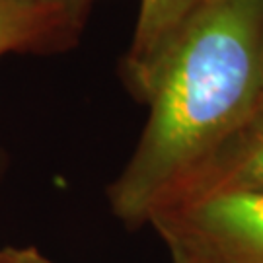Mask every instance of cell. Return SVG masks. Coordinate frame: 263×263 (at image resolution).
Here are the masks:
<instances>
[{"label":"cell","mask_w":263,"mask_h":263,"mask_svg":"<svg viewBox=\"0 0 263 263\" xmlns=\"http://www.w3.org/2000/svg\"><path fill=\"white\" fill-rule=\"evenodd\" d=\"M263 0H205L164 55L151 113L107 189L115 216L142 224L240 127L263 96Z\"/></svg>","instance_id":"1"},{"label":"cell","mask_w":263,"mask_h":263,"mask_svg":"<svg viewBox=\"0 0 263 263\" xmlns=\"http://www.w3.org/2000/svg\"><path fill=\"white\" fill-rule=\"evenodd\" d=\"M174 263H263V193H218L156 209L148 220Z\"/></svg>","instance_id":"2"},{"label":"cell","mask_w":263,"mask_h":263,"mask_svg":"<svg viewBox=\"0 0 263 263\" xmlns=\"http://www.w3.org/2000/svg\"><path fill=\"white\" fill-rule=\"evenodd\" d=\"M218 193H263V96L240 127L156 209Z\"/></svg>","instance_id":"3"},{"label":"cell","mask_w":263,"mask_h":263,"mask_svg":"<svg viewBox=\"0 0 263 263\" xmlns=\"http://www.w3.org/2000/svg\"><path fill=\"white\" fill-rule=\"evenodd\" d=\"M84 14L49 0H0V57L70 45Z\"/></svg>","instance_id":"4"},{"label":"cell","mask_w":263,"mask_h":263,"mask_svg":"<svg viewBox=\"0 0 263 263\" xmlns=\"http://www.w3.org/2000/svg\"><path fill=\"white\" fill-rule=\"evenodd\" d=\"M205 0H141L125 72L142 100L151 92L160 63L181 28Z\"/></svg>","instance_id":"5"},{"label":"cell","mask_w":263,"mask_h":263,"mask_svg":"<svg viewBox=\"0 0 263 263\" xmlns=\"http://www.w3.org/2000/svg\"><path fill=\"white\" fill-rule=\"evenodd\" d=\"M35 248H0V263H33Z\"/></svg>","instance_id":"6"},{"label":"cell","mask_w":263,"mask_h":263,"mask_svg":"<svg viewBox=\"0 0 263 263\" xmlns=\"http://www.w3.org/2000/svg\"><path fill=\"white\" fill-rule=\"evenodd\" d=\"M49 2H57V4H63V6H68V8L76 10L80 14H86V8L92 0H49Z\"/></svg>","instance_id":"7"},{"label":"cell","mask_w":263,"mask_h":263,"mask_svg":"<svg viewBox=\"0 0 263 263\" xmlns=\"http://www.w3.org/2000/svg\"><path fill=\"white\" fill-rule=\"evenodd\" d=\"M33 263H53V261H51V259H47V257L41 254V252H37V250H35V255H33Z\"/></svg>","instance_id":"8"},{"label":"cell","mask_w":263,"mask_h":263,"mask_svg":"<svg viewBox=\"0 0 263 263\" xmlns=\"http://www.w3.org/2000/svg\"><path fill=\"white\" fill-rule=\"evenodd\" d=\"M4 168H6V156H4V152L0 151V179L4 176Z\"/></svg>","instance_id":"9"},{"label":"cell","mask_w":263,"mask_h":263,"mask_svg":"<svg viewBox=\"0 0 263 263\" xmlns=\"http://www.w3.org/2000/svg\"><path fill=\"white\" fill-rule=\"evenodd\" d=\"M261 63H263V26H261Z\"/></svg>","instance_id":"10"}]
</instances>
